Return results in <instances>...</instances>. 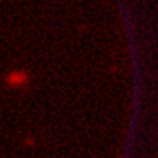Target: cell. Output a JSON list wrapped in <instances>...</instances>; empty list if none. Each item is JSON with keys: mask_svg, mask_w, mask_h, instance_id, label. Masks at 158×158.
Returning <instances> with one entry per match:
<instances>
[{"mask_svg": "<svg viewBox=\"0 0 158 158\" xmlns=\"http://www.w3.org/2000/svg\"><path fill=\"white\" fill-rule=\"evenodd\" d=\"M28 80H29V76L25 71H13L7 76L6 83H7L9 86L18 87V86H23V84H26Z\"/></svg>", "mask_w": 158, "mask_h": 158, "instance_id": "6da1fadb", "label": "cell"}]
</instances>
